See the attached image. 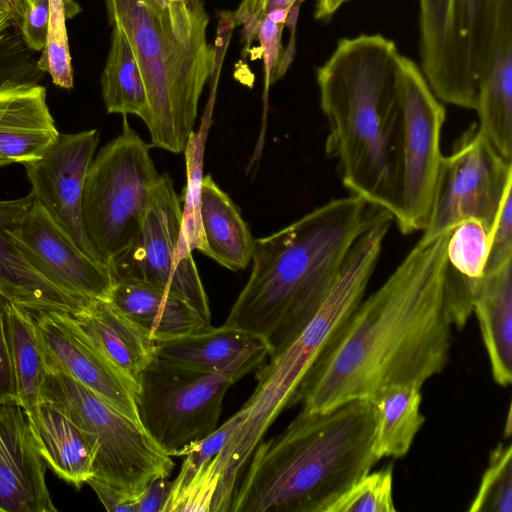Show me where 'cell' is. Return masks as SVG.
<instances>
[{
	"label": "cell",
	"mask_w": 512,
	"mask_h": 512,
	"mask_svg": "<svg viewBox=\"0 0 512 512\" xmlns=\"http://www.w3.org/2000/svg\"><path fill=\"white\" fill-rule=\"evenodd\" d=\"M399 55L392 40L361 34L340 39L316 73L328 127L325 150L337 161L341 183L393 218Z\"/></svg>",
	"instance_id": "3"
},
{
	"label": "cell",
	"mask_w": 512,
	"mask_h": 512,
	"mask_svg": "<svg viewBox=\"0 0 512 512\" xmlns=\"http://www.w3.org/2000/svg\"><path fill=\"white\" fill-rule=\"evenodd\" d=\"M25 1V4H26V7H28V5L30 4L31 0H24Z\"/></svg>",
	"instance_id": "45"
},
{
	"label": "cell",
	"mask_w": 512,
	"mask_h": 512,
	"mask_svg": "<svg viewBox=\"0 0 512 512\" xmlns=\"http://www.w3.org/2000/svg\"><path fill=\"white\" fill-rule=\"evenodd\" d=\"M305 0H241L238 9L232 15L233 23L242 26L245 45L258 23L270 12L291 10Z\"/></svg>",
	"instance_id": "36"
},
{
	"label": "cell",
	"mask_w": 512,
	"mask_h": 512,
	"mask_svg": "<svg viewBox=\"0 0 512 512\" xmlns=\"http://www.w3.org/2000/svg\"><path fill=\"white\" fill-rule=\"evenodd\" d=\"M493 380L502 387L512 381V262L484 274L473 299Z\"/></svg>",
	"instance_id": "24"
},
{
	"label": "cell",
	"mask_w": 512,
	"mask_h": 512,
	"mask_svg": "<svg viewBox=\"0 0 512 512\" xmlns=\"http://www.w3.org/2000/svg\"><path fill=\"white\" fill-rule=\"evenodd\" d=\"M26 8L24 0H0V34L12 25L21 26Z\"/></svg>",
	"instance_id": "41"
},
{
	"label": "cell",
	"mask_w": 512,
	"mask_h": 512,
	"mask_svg": "<svg viewBox=\"0 0 512 512\" xmlns=\"http://www.w3.org/2000/svg\"><path fill=\"white\" fill-rule=\"evenodd\" d=\"M469 512H512V445L500 442L490 452Z\"/></svg>",
	"instance_id": "32"
},
{
	"label": "cell",
	"mask_w": 512,
	"mask_h": 512,
	"mask_svg": "<svg viewBox=\"0 0 512 512\" xmlns=\"http://www.w3.org/2000/svg\"><path fill=\"white\" fill-rule=\"evenodd\" d=\"M24 409L0 404V511L55 512L46 465Z\"/></svg>",
	"instance_id": "17"
},
{
	"label": "cell",
	"mask_w": 512,
	"mask_h": 512,
	"mask_svg": "<svg viewBox=\"0 0 512 512\" xmlns=\"http://www.w3.org/2000/svg\"><path fill=\"white\" fill-rule=\"evenodd\" d=\"M86 484L93 489L106 510L111 512H135L136 500L134 498L123 494L94 477H91Z\"/></svg>",
	"instance_id": "40"
},
{
	"label": "cell",
	"mask_w": 512,
	"mask_h": 512,
	"mask_svg": "<svg viewBox=\"0 0 512 512\" xmlns=\"http://www.w3.org/2000/svg\"><path fill=\"white\" fill-rule=\"evenodd\" d=\"M41 398L56 404L83 432L94 478L134 498L175 466L143 426L64 372L46 369Z\"/></svg>",
	"instance_id": "6"
},
{
	"label": "cell",
	"mask_w": 512,
	"mask_h": 512,
	"mask_svg": "<svg viewBox=\"0 0 512 512\" xmlns=\"http://www.w3.org/2000/svg\"><path fill=\"white\" fill-rule=\"evenodd\" d=\"M182 226L181 198L169 174H161L139 232L107 265L114 282L135 280L168 290L211 323L208 297Z\"/></svg>",
	"instance_id": "11"
},
{
	"label": "cell",
	"mask_w": 512,
	"mask_h": 512,
	"mask_svg": "<svg viewBox=\"0 0 512 512\" xmlns=\"http://www.w3.org/2000/svg\"><path fill=\"white\" fill-rule=\"evenodd\" d=\"M93 343L138 384L155 357V341L108 299H93L71 313Z\"/></svg>",
	"instance_id": "21"
},
{
	"label": "cell",
	"mask_w": 512,
	"mask_h": 512,
	"mask_svg": "<svg viewBox=\"0 0 512 512\" xmlns=\"http://www.w3.org/2000/svg\"><path fill=\"white\" fill-rule=\"evenodd\" d=\"M199 219L201 253L229 270L246 269L252 259L254 239L238 207L210 174L201 181Z\"/></svg>",
	"instance_id": "23"
},
{
	"label": "cell",
	"mask_w": 512,
	"mask_h": 512,
	"mask_svg": "<svg viewBox=\"0 0 512 512\" xmlns=\"http://www.w3.org/2000/svg\"><path fill=\"white\" fill-rule=\"evenodd\" d=\"M101 91L108 113L148 116V99L134 53L124 34L112 26L111 43L101 75Z\"/></svg>",
	"instance_id": "30"
},
{
	"label": "cell",
	"mask_w": 512,
	"mask_h": 512,
	"mask_svg": "<svg viewBox=\"0 0 512 512\" xmlns=\"http://www.w3.org/2000/svg\"><path fill=\"white\" fill-rule=\"evenodd\" d=\"M475 111L479 131L504 159L512 162V0H497Z\"/></svg>",
	"instance_id": "18"
},
{
	"label": "cell",
	"mask_w": 512,
	"mask_h": 512,
	"mask_svg": "<svg viewBox=\"0 0 512 512\" xmlns=\"http://www.w3.org/2000/svg\"><path fill=\"white\" fill-rule=\"evenodd\" d=\"M172 481L167 478H158L150 483L137 496L135 512H164Z\"/></svg>",
	"instance_id": "39"
},
{
	"label": "cell",
	"mask_w": 512,
	"mask_h": 512,
	"mask_svg": "<svg viewBox=\"0 0 512 512\" xmlns=\"http://www.w3.org/2000/svg\"><path fill=\"white\" fill-rule=\"evenodd\" d=\"M5 332L14 384L16 405L29 419L37 415L46 365L40 348L34 317L9 302L4 312Z\"/></svg>",
	"instance_id": "28"
},
{
	"label": "cell",
	"mask_w": 512,
	"mask_h": 512,
	"mask_svg": "<svg viewBox=\"0 0 512 512\" xmlns=\"http://www.w3.org/2000/svg\"><path fill=\"white\" fill-rule=\"evenodd\" d=\"M340 327L332 312L322 309L280 353L257 374L253 395L241 407L240 425L227 442L237 459H248L266 430L289 402L300 382Z\"/></svg>",
	"instance_id": "13"
},
{
	"label": "cell",
	"mask_w": 512,
	"mask_h": 512,
	"mask_svg": "<svg viewBox=\"0 0 512 512\" xmlns=\"http://www.w3.org/2000/svg\"><path fill=\"white\" fill-rule=\"evenodd\" d=\"M99 138L97 129L60 133L40 158L23 165L35 201L83 252L103 262L88 239L82 218L85 178Z\"/></svg>",
	"instance_id": "14"
},
{
	"label": "cell",
	"mask_w": 512,
	"mask_h": 512,
	"mask_svg": "<svg viewBox=\"0 0 512 512\" xmlns=\"http://www.w3.org/2000/svg\"><path fill=\"white\" fill-rule=\"evenodd\" d=\"M348 0H316L315 18L328 20Z\"/></svg>",
	"instance_id": "43"
},
{
	"label": "cell",
	"mask_w": 512,
	"mask_h": 512,
	"mask_svg": "<svg viewBox=\"0 0 512 512\" xmlns=\"http://www.w3.org/2000/svg\"><path fill=\"white\" fill-rule=\"evenodd\" d=\"M108 21L126 37L148 99L151 146L184 152L203 88L216 66L207 27L178 32L152 0H104Z\"/></svg>",
	"instance_id": "5"
},
{
	"label": "cell",
	"mask_w": 512,
	"mask_h": 512,
	"mask_svg": "<svg viewBox=\"0 0 512 512\" xmlns=\"http://www.w3.org/2000/svg\"><path fill=\"white\" fill-rule=\"evenodd\" d=\"M2 115H3V110H2V107H1V105H0V120H1V118H2ZM2 163H3V162H2V160L0 159V166L2 165Z\"/></svg>",
	"instance_id": "44"
},
{
	"label": "cell",
	"mask_w": 512,
	"mask_h": 512,
	"mask_svg": "<svg viewBox=\"0 0 512 512\" xmlns=\"http://www.w3.org/2000/svg\"><path fill=\"white\" fill-rule=\"evenodd\" d=\"M386 211L350 194L254 239L252 270L225 325L260 337L269 357L306 327L358 237Z\"/></svg>",
	"instance_id": "2"
},
{
	"label": "cell",
	"mask_w": 512,
	"mask_h": 512,
	"mask_svg": "<svg viewBox=\"0 0 512 512\" xmlns=\"http://www.w3.org/2000/svg\"><path fill=\"white\" fill-rule=\"evenodd\" d=\"M511 191L512 187L506 191L490 231L489 252L484 274L494 272L512 262Z\"/></svg>",
	"instance_id": "35"
},
{
	"label": "cell",
	"mask_w": 512,
	"mask_h": 512,
	"mask_svg": "<svg viewBox=\"0 0 512 512\" xmlns=\"http://www.w3.org/2000/svg\"><path fill=\"white\" fill-rule=\"evenodd\" d=\"M512 187V162L504 159L471 124L443 157L434 202L422 239H433L465 220L491 231L501 201Z\"/></svg>",
	"instance_id": "12"
},
{
	"label": "cell",
	"mask_w": 512,
	"mask_h": 512,
	"mask_svg": "<svg viewBox=\"0 0 512 512\" xmlns=\"http://www.w3.org/2000/svg\"><path fill=\"white\" fill-rule=\"evenodd\" d=\"M490 230L469 219L450 232L447 243L446 296L453 323L463 327L473 311V299L484 276Z\"/></svg>",
	"instance_id": "25"
},
{
	"label": "cell",
	"mask_w": 512,
	"mask_h": 512,
	"mask_svg": "<svg viewBox=\"0 0 512 512\" xmlns=\"http://www.w3.org/2000/svg\"><path fill=\"white\" fill-rule=\"evenodd\" d=\"M108 300L155 342L212 326L184 299L148 283L117 280Z\"/></svg>",
	"instance_id": "20"
},
{
	"label": "cell",
	"mask_w": 512,
	"mask_h": 512,
	"mask_svg": "<svg viewBox=\"0 0 512 512\" xmlns=\"http://www.w3.org/2000/svg\"><path fill=\"white\" fill-rule=\"evenodd\" d=\"M398 116L394 137L397 211L393 218L403 234L426 227L444 155L441 133L446 118L420 67L399 55Z\"/></svg>",
	"instance_id": "9"
},
{
	"label": "cell",
	"mask_w": 512,
	"mask_h": 512,
	"mask_svg": "<svg viewBox=\"0 0 512 512\" xmlns=\"http://www.w3.org/2000/svg\"><path fill=\"white\" fill-rule=\"evenodd\" d=\"M29 420L45 462L59 478L80 489L93 476L92 452L81 429L45 398Z\"/></svg>",
	"instance_id": "27"
},
{
	"label": "cell",
	"mask_w": 512,
	"mask_h": 512,
	"mask_svg": "<svg viewBox=\"0 0 512 512\" xmlns=\"http://www.w3.org/2000/svg\"><path fill=\"white\" fill-rule=\"evenodd\" d=\"M393 466L368 472L342 492L324 512H394Z\"/></svg>",
	"instance_id": "33"
},
{
	"label": "cell",
	"mask_w": 512,
	"mask_h": 512,
	"mask_svg": "<svg viewBox=\"0 0 512 512\" xmlns=\"http://www.w3.org/2000/svg\"><path fill=\"white\" fill-rule=\"evenodd\" d=\"M241 420L242 413L239 410L212 433L189 444L181 451L179 456H185V458L178 475L172 481L167 503L176 499L192 481L209 467L238 428Z\"/></svg>",
	"instance_id": "34"
},
{
	"label": "cell",
	"mask_w": 512,
	"mask_h": 512,
	"mask_svg": "<svg viewBox=\"0 0 512 512\" xmlns=\"http://www.w3.org/2000/svg\"><path fill=\"white\" fill-rule=\"evenodd\" d=\"M155 355L191 368L223 371L251 359H265L269 349L260 337L223 324L157 341Z\"/></svg>",
	"instance_id": "22"
},
{
	"label": "cell",
	"mask_w": 512,
	"mask_h": 512,
	"mask_svg": "<svg viewBox=\"0 0 512 512\" xmlns=\"http://www.w3.org/2000/svg\"><path fill=\"white\" fill-rule=\"evenodd\" d=\"M31 193L0 200V292L33 316L49 311L73 313L78 301L50 283L24 257L14 233L34 202Z\"/></svg>",
	"instance_id": "19"
},
{
	"label": "cell",
	"mask_w": 512,
	"mask_h": 512,
	"mask_svg": "<svg viewBox=\"0 0 512 512\" xmlns=\"http://www.w3.org/2000/svg\"><path fill=\"white\" fill-rule=\"evenodd\" d=\"M174 17H185L193 13L204 0H152Z\"/></svg>",
	"instance_id": "42"
},
{
	"label": "cell",
	"mask_w": 512,
	"mask_h": 512,
	"mask_svg": "<svg viewBox=\"0 0 512 512\" xmlns=\"http://www.w3.org/2000/svg\"><path fill=\"white\" fill-rule=\"evenodd\" d=\"M265 359L223 371H205L155 357L138 378L137 411L143 428L171 457L217 427L227 390Z\"/></svg>",
	"instance_id": "8"
},
{
	"label": "cell",
	"mask_w": 512,
	"mask_h": 512,
	"mask_svg": "<svg viewBox=\"0 0 512 512\" xmlns=\"http://www.w3.org/2000/svg\"><path fill=\"white\" fill-rule=\"evenodd\" d=\"M371 400L325 412L301 409L278 435L260 441L230 512H324L379 461Z\"/></svg>",
	"instance_id": "4"
},
{
	"label": "cell",
	"mask_w": 512,
	"mask_h": 512,
	"mask_svg": "<svg viewBox=\"0 0 512 512\" xmlns=\"http://www.w3.org/2000/svg\"><path fill=\"white\" fill-rule=\"evenodd\" d=\"M14 237L28 262L68 296L109 298L114 280L108 265L83 252L35 200Z\"/></svg>",
	"instance_id": "16"
},
{
	"label": "cell",
	"mask_w": 512,
	"mask_h": 512,
	"mask_svg": "<svg viewBox=\"0 0 512 512\" xmlns=\"http://www.w3.org/2000/svg\"><path fill=\"white\" fill-rule=\"evenodd\" d=\"M9 302L0 292V404H16L4 323V312Z\"/></svg>",
	"instance_id": "38"
},
{
	"label": "cell",
	"mask_w": 512,
	"mask_h": 512,
	"mask_svg": "<svg viewBox=\"0 0 512 512\" xmlns=\"http://www.w3.org/2000/svg\"><path fill=\"white\" fill-rule=\"evenodd\" d=\"M33 317L46 369L66 373L141 424L137 382L93 343L71 313L49 311Z\"/></svg>",
	"instance_id": "15"
},
{
	"label": "cell",
	"mask_w": 512,
	"mask_h": 512,
	"mask_svg": "<svg viewBox=\"0 0 512 512\" xmlns=\"http://www.w3.org/2000/svg\"><path fill=\"white\" fill-rule=\"evenodd\" d=\"M50 0H31L20 26L26 46L40 52L44 49L48 31Z\"/></svg>",
	"instance_id": "37"
},
{
	"label": "cell",
	"mask_w": 512,
	"mask_h": 512,
	"mask_svg": "<svg viewBox=\"0 0 512 512\" xmlns=\"http://www.w3.org/2000/svg\"><path fill=\"white\" fill-rule=\"evenodd\" d=\"M148 145L123 116L121 133L94 156L85 178L82 218L104 263L139 232L160 180Z\"/></svg>",
	"instance_id": "7"
},
{
	"label": "cell",
	"mask_w": 512,
	"mask_h": 512,
	"mask_svg": "<svg viewBox=\"0 0 512 512\" xmlns=\"http://www.w3.org/2000/svg\"><path fill=\"white\" fill-rule=\"evenodd\" d=\"M80 11L81 7L75 1L50 0L46 43L37 64L39 69L50 75L54 85L63 89H72L74 86L66 20Z\"/></svg>",
	"instance_id": "31"
},
{
	"label": "cell",
	"mask_w": 512,
	"mask_h": 512,
	"mask_svg": "<svg viewBox=\"0 0 512 512\" xmlns=\"http://www.w3.org/2000/svg\"><path fill=\"white\" fill-rule=\"evenodd\" d=\"M420 391L415 385H392L370 399L375 414L374 452L379 460L400 458L410 450L425 421Z\"/></svg>",
	"instance_id": "29"
},
{
	"label": "cell",
	"mask_w": 512,
	"mask_h": 512,
	"mask_svg": "<svg viewBox=\"0 0 512 512\" xmlns=\"http://www.w3.org/2000/svg\"><path fill=\"white\" fill-rule=\"evenodd\" d=\"M59 134L47 104L45 87L29 82L0 121V158L8 165L34 161Z\"/></svg>",
	"instance_id": "26"
},
{
	"label": "cell",
	"mask_w": 512,
	"mask_h": 512,
	"mask_svg": "<svg viewBox=\"0 0 512 512\" xmlns=\"http://www.w3.org/2000/svg\"><path fill=\"white\" fill-rule=\"evenodd\" d=\"M421 71L444 103L475 110L497 0H418Z\"/></svg>",
	"instance_id": "10"
},
{
	"label": "cell",
	"mask_w": 512,
	"mask_h": 512,
	"mask_svg": "<svg viewBox=\"0 0 512 512\" xmlns=\"http://www.w3.org/2000/svg\"><path fill=\"white\" fill-rule=\"evenodd\" d=\"M451 231L420 238L378 289L361 300L306 373L289 407L325 412L370 400L392 385L422 388L444 370L454 326L446 296Z\"/></svg>",
	"instance_id": "1"
}]
</instances>
